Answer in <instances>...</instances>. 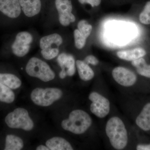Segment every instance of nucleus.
I'll list each match as a JSON object with an SVG mask.
<instances>
[{
    "mask_svg": "<svg viewBox=\"0 0 150 150\" xmlns=\"http://www.w3.org/2000/svg\"><path fill=\"white\" fill-rule=\"evenodd\" d=\"M105 133L110 144L116 150H123L128 144V133L126 126L121 118L113 116L108 121Z\"/></svg>",
    "mask_w": 150,
    "mask_h": 150,
    "instance_id": "f257e3e1",
    "label": "nucleus"
},
{
    "mask_svg": "<svg viewBox=\"0 0 150 150\" xmlns=\"http://www.w3.org/2000/svg\"><path fill=\"white\" fill-rule=\"evenodd\" d=\"M92 123V119L88 112L81 109L72 110L67 119L61 123L62 129L76 135L85 133Z\"/></svg>",
    "mask_w": 150,
    "mask_h": 150,
    "instance_id": "f03ea898",
    "label": "nucleus"
},
{
    "mask_svg": "<svg viewBox=\"0 0 150 150\" xmlns=\"http://www.w3.org/2000/svg\"><path fill=\"white\" fill-rule=\"evenodd\" d=\"M4 122L11 129L29 131L34 128V122L30 116L29 112L23 108H17L8 112L5 117Z\"/></svg>",
    "mask_w": 150,
    "mask_h": 150,
    "instance_id": "7ed1b4c3",
    "label": "nucleus"
},
{
    "mask_svg": "<svg viewBox=\"0 0 150 150\" xmlns=\"http://www.w3.org/2000/svg\"><path fill=\"white\" fill-rule=\"evenodd\" d=\"M63 92L58 88H36L31 91L30 99L38 106L48 107L62 98Z\"/></svg>",
    "mask_w": 150,
    "mask_h": 150,
    "instance_id": "20e7f679",
    "label": "nucleus"
},
{
    "mask_svg": "<svg viewBox=\"0 0 150 150\" xmlns=\"http://www.w3.org/2000/svg\"><path fill=\"white\" fill-rule=\"evenodd\" d=\"M25 69L30 76L38 78L45 82L53 80L56 76L55 73L47 63L36 57L30 59Z\"/></svg>",
    "mask_w": 150,
    "mask_h": 150,
    "instance_id": "39448f33",
    "label": "nucleus"
},
{
    "mask_svg": "<svg viewBox=\"0 0 150 150\" xmlns=\"http://www.w3.org/2000/svg\"><path fill=\"white\" fill-rule=\"evenodd\" d=\"M63 42V38L58 33H53L41 38L39 46L43 58L47 60L56 58L59 55V47Z\"/></svg>",
    "mask_w": 150,
    "mask_h": 150,
    "instance_id": "423d86ee",
    "label": "nucleus"
},
{
    "mask_svg": "<svg viewBox=\"0 0 150 150\" xmlns=\"http://www.w3.org/2000/svg\"><path fill=\"white\" fill-rule=\"evenodd\" d=\"M88 98L92 103L90 110L96 117L104 118L110 112V102L108 99L98 93L93 91L89 95Z\"/></svg>",
    "mask_w": 150,
    "mask_h": 150,
    "instance_id": "0eeeda50",
    "label": "nucleus"
},
{
    "mask_svg": "<svg viewBox=\"0 0 150 150\" xmlns=\"http://www.w3.org/2000/svg\"><path fill=\"white\" fill-rule=\"evenodd\" d=\"M135 33L133 28L120 24L111 25L108 28V36L114 43L123 44L130 40Z\"/></svg>",
    "mask_w": 150,
    "mask_h": 150,
    "instance_id": "6e6552de",
    "label": "nucleus"
},
{
    "mask_svg": "<svg viewBox=\"0 0 150 150\" xmlns=\"http://www.w3.org/2000/svg\"><path fill=\"white\" fill-rule=\"evenodd\" d=\"M33 41V37L29 33L26 31L19 33L12 45L13 53L17 57H24L29 52Z\"/></svg>",
    "mask_w": 150,
    "mask_h": 150,
    "instance_id": "1a4fd4ad",
    "label": "nucleus"
},
{
    "mask_svg": "<svg viewBox=\"0 0 150 150\" xmlns=\"http://www.w3.org/2000/svg\"><path fill=\"white\" fill-rule=\"evenodd\" d=\"M55 5L59 13V21L62 25L67 26L74 22L76 17L72 13L73 5L71 0H56Z\"/></svg>",
    "mask_w": 150,
    "mask_h": 150,
    "instance_id": "9d476101",
    "label": "nucleus"
},
{
    "mask_svg": "<svg viewBox=\"0 0 150 150\" xmlns=\"http://www.w3.org/2000/svg\"><path fill=\"white\" fill-rule=\"evenodd\" d=\"M57 62L61 68L59 76L63 79L67 76H73L76 71V62L71 54L62 53L57 57Z\"/></svg>",
    "mask_w": 150,
    "mask_h": 150,
    "instance_id": "9b49d317",
    "label": "nucleus"
},
{
    "mask_svg": "<svg viewBox=\"0 0 150 150\" xmlns=\"http://www.w3.org/2000/svg\"><path fill=\"white\" fill-rule=\"evenodd\" d=\"M112 75L118 84L126 87L134 85L137 82V76L135 73L125 67H115L112 70Z\"/></svg>",
    "mask_w": 150,
    "mask_h": 150,
    "instance_id": "f8f14e48",
    "label": "nucleus"
},
{
    "mask_svg": "<svg viewBox=\"0 0 150 150\" xmlns=\"http://www.w3.org/2000/svg\"><path fill=\"white\" fill-rule=\"evenodd\" d=\"M21 11L19 0H0V11L9 18H17Z\"/></svg>",
    "mask_w": 150,
    "mask_h": 150,
    "instance_id": "ddd939ff",
    "label": "nucleus"
},
{
    "mask_svg": "<svg viewBox=\"0 0 150 150\" xmlns=\"http://www.w3.org/2000/svg\"><path fill=\"white\" fill-rule=\"evenodd\" d=\"M21 10L28 17H32L40 13L41 8L40 0H19Z\"/></svg>",
    "mask_w": 150,
    "mask_h": 150,
    "instance_id": "4468645a",
    "label": "nucleus"
},
{
    "mask_svg": "<svg viewBox=\"0 0 150 150\" xmlns=\"http://www.w3.org/2000/svg\"><path fill=\"white\" fill-rule=\"evenodd\" d=\"M137 126L144 131H150V103L145 105L136 119Z\"/></svg>",
    "mask_w": 150,
    "mask_h": 150,
    "instance_id": "2eb2a0df",
    "label": "nucleus"
},
{
    "mask_svg": "<svg viewBox=\"0 0 150 150\" xmlns=\"http://www.w3.org/2000/svg\"><path fill=\"white\" fill-rule=\"evenodd\" d=\"M46 145L49 150H74L69 142L61 137H54L48 139L46 142Z\"/></svg>",
    "mask_w": 150,
    "mask_h": 150,
    "instance_id": "dca6fc26",
    "label": "nucleus"
},
{
    "mask_svg": "<svg viewBox=\"0 0 150 150\" xmlns=\"http://www.w3.org/2000/svg\"><path fill=\"white\" fill-rule=\"evenodd\" d=\"M24 147L23 140L20 137L13 134L6 135L3 149L4 150H21Z\"/></svg>",
    "mask_w": 150,
    "mask_h": 150,
    "instance_id": "f3484780",
    "label": "nucleus"
},
{
    "mask_svg": "<svg viewBox=\"0 0 150 150\" xmlns=\"http://www.w3.org/2000/svg\"><path fill=\"white\" fill-rule=\"evenodd\" d=\"M146 52L144 49L137 48L131 50L118 51L117 56L119 59L127 61H132L142 58L146 55Z\"/></svg>",
    "mask_w": 150,
    "mask_h": 150,
    "instance_id": "a211bd4d",
    "label": "nucleus"
},
{
    "mask_svg": "<svg viewBox=\"0 0 150 150\" xmlns=\"http://www.w3.org/2000/svg\"><path fill=\"white\" fill-rule=\"evenodd\" d=\"M0 83L13 90L19 88L22 85L21 80L17 76L8 73H0Z\"/></svg>",
    "mask_w": 150,
    "mask_h": 150,
    "instance_id": "6ab92c4d",
    "label": "nucleus"
},
{
    "mask_svg": "<svg viewBox=\"0 0 150 150\" xmlns=\"http://www.w3.org/2000/svg\"><path fill=\"white\" fill-rule=\"evenodd\" d=\"M76 67L81 79L85 81H90L94 77L93 70L84 61L77 60Z\"/></svg>",
    "mask_w": 150,
    "mask_h": 150,
    "instance_id": "aec40b11",
    "label": "nucleus"
},
{
    "mask_svg": "<svg viewBox=\"0 0 150 150\" xmlns=\"http://www.w3.org/2000/svg\"><path fill=\"white\" fill-rule=\"evenodd\" d=\"M15 99L16 95L13 90L0 83V103L11 104Z\"/></svg>",
    "mask_w": 150,
    "mask_h": 150,
    "instance_id": "412c9836",
    "label": "nucleus"
},
{
    "mask_svg": "<svg viewBox=\"0 0 150 150\" xmlns=\"http://www.w3.org/2000/svg\"><path fill=\"white\" fill-rule=\"evenodd\" d=\"M131 64L136 68L139 74L150 78V65H148L144 58H139L132 61Z\"/></svg>",
    "mask_w": 150,
    "mask_h": 150,
    "instance_id": "4be33fe9",
    "label": "nucleus"
},
{
    "mask_svg": "<svg viewBox=\"0 0 150 150\" xmlns=\"http://www.w3.org/2000/svg\"><path fill=\"white\" fill-rule=\"evenodd\" d=\"M77 27L81 34L87 38L90 35L92 30V26L85 20H82L79 21Z\"/></svg>",
    "mask_w": 150,
    "mask_h": 150,
    "instance_id": "5701e85b",
    "label": "nucleus"
},
{
    "mask_svg": "<svg viewBox=\"0 0 150 150\" xmlns=\"http://www.w3.org/2000/svg\"><path fill=\"white\" fill-rule=\"evenodd\" d=\"M75 45L78 49H81L85 46L87 38L81 34L78 29H75L74 32Z\"/></svg>",
    "mask_w": 150,
    "mask_h": 150,
    "instance_id": "b1692460",
    "label": "nucleus"
},
{
    "mask_svg": "<svg viewBox=\"0 0 150 150\" xmlns=\"http://www.w3.org/2000/svg\"><path fill=\"white\" fill-rule=\"evenodd\" d=\"M139 20L144 24H150V1L145 5L144 10L139 15Z\"/></svg>",
    "mask_w": 150,
    "mask_h": 150,
    "instance_id": "393cba45",
    "label": "nucleus"
},
{
    "mask_svg": "<svg viewBox=\"0 0 150 150\" xmlns=\"http://www.w3.org/2000/svg\"><path fill=\"white\" fill-rule=\"evenodd\" d=\"M101 1L102 0H78L81 4H87L93 8L98 6L101 4Z\"/></svg>",
    "mask_w": 150,
    "mask_h": 150,
    "instance_id": "a878e982",
    "label": "nucleus"
},
{
    "mask_svg": "<svg viewBox=\"0 0 150 150\" xmlns=\"http://www.w3.org/2000/svg\"><path fill=\"white\" fill-rule=\"evenodd\" d=\"M84 62L88 64H91L93 66H96L99 63V61L95 56L93 55H88L86 57Z\"/></svg>",
    "mask_w": 150,
    "mask_h": 150,
    "instance_id": "bb28decb",
    "label": "nucleus"
},
{
    "mask_svg": "<svg viewBox=\"0 0 150 150\" xmlns=\"http://www.w3.org/2000/svg\"><path fill=\"white\" fill-rule=\"evenodd\" d=\"M137 150H150V144H139L137 146Z\"/></svg>",
    "mask_w": 150,
    "mask_h": 150,
    "instance_id": "cd10ccee",
    "label": "nucleus"
},
{
    "mask_svg": "<svg viewBox=\"0 0 150 150\" xmlns=\"http://www.w3.org/2000/svg\"><path fill=\"white\" fill-rule=\"evenodd\" d=\"M37 150H49L46 145H40L38 146L36 148Z\"/></svg>",
    "mask_w": 150,
    "mask_h": 150,
    "instance_id": "c85d7f7f",
    "label": "nucleus"
}]
</instances>
